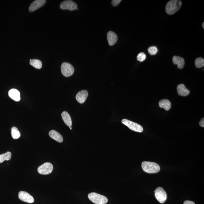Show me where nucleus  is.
Returning a JSON list of instances; mask_svg holds the SVG:
<instances>
[{"instance_id": "f257e3e1", "label": "nucleus", "mask_w": 204, "mask_h": 204, "mask_svg": "<svg viewBox=\"0 0 204 204\" xmlns=\"http://www.w3.org/2000/svg\"><path fill=\"white\" fill-rule=\"evenodd\" d=\"M181 5V1L179 0L169 1L166 6V11L169 15H172L180 10Z\"/></svg>"}, {"instance_id": "f03ea898", "label": "nucleus", "mask_w": 204, "mask_h": 204, "mask_svg": "<svg viewBox=\"0 0 204 204\" xmlns=\"http://www.w3.org/2000/svg\"><path fill=\"white\" fill-rule=\"evenodd\" d=\"M141 167L144 171L149 174L158 173L160 170L159 165L154 162L143 161L141 164Z\"/></svg>"}, {"instance_id": "7ed1b4c3", "label": "nucleus", "mask_w": 204, "mask_h": 204, "mask_svg": "<svg viewBox=\"0 0 204 204\" xmlns=\"http://www.w3.org/2000/svg\"><path fill=\"white\" fill-rule=\"evenodd\" d=\"M88 196L91 201L96 204H105L108 202V199L105 196L95 192L89 193Z\"/></svg>"}, {"instance_id": "20e7f679", "label": "nucleus", "mask_w": 204, "mask_h": 204, "mask_svg": "<svg viewBox=\"0 0 204 204\" xmlns=\"http://www.w3.org/2000/svg\"><path fill=\"white\" fill-rule=\"evenodd\" d=\"M121 122L123 124L126 125L131 130L140 133L143 132V127L137 123L125 119L122 120Z\"/></svg>"}, {"instance_id": "39448f33", "label": "nucleus", "mask_w": 204, "mask_h": 204, "mask_svg": "<svg viewBox=\"0 0 204 204\" xmlns=\"http://www.w3.org/2000/svg\"><path fill=\"white\" fill-rule=\"evenodd\" d=\"M62 74L65 77H68L73 75L74 69L72 65L67 63H64L61 66Z\"/></svg>"}, {"instance_id": "423d86ee", "label": "nucleus", "mask_w": 204, "mask_h": 204, "mask_svg": "<svg viewBox=\"0 0 204 204\" xmlns=\"http://www.w3.org/2000/svg\"><path fill=\"white\" fill-rule=\"evenodd\" d=\"M156 199L161 203H164L167 198L166 192L162 187H158L154 191Z\"/></svg>"}, {"instance_id": "0eeeda50", "label": "nucleus", "mask_w": 204, "mask_h": 204, "mask_svg": "<svg viewBox=\"0 0 204 204\" xmlns=\"http://www.w3.org/2000/svg\"><path fill=\"white\" fill-rule=\"evenodd\" d=\"M54 167L52 163L47 162L40 166L38 168L39 174L42 175L50 174L53 171Z\"/></svg>"}, {"instance_id": "6e6552de", "label": "nucleus", "mask_w": 204, "mask_h": 204, "mask_svg": "<svg viewBox=\"0 0 204 204\" xmlns=\"http://www.w3.org/2000/svg\"><path fill=\"white\" fill-rule=\"evenodd\" d=\"M60 7L63 10L72 11L77 9L78 5L76 3L72 1H65L61 3Z\"/></svg>"}, {"instance_id": "1a4fd4ad", "label": "nucleus", "mask_w": 204, "mask_h": 204, "mask_svg": "<svg viewBox=\"0 0 204 204\" xmlns=\"http://www.w3.org/2000/svg\"><path fill=\"white\" fill-rule=\"evenodd\" d=\"M18 196L20 200L26 203H32L34 201V198L29 193L25 191H20Z\"/></svg>"}, {"instance_id": "9d476101", "label": "nucleus", "mask_w": 204, "mask_h": 204, "mask_svg": "<svg viewBox=\"0 0 204 204\" xmlns=\"http://www.w3.org/2000/svg\"><path fill=\"white\" fill-rule=\"evenodd\" d=\"M45 0H36L33 2L29 8V11L33 12L41 8L46 3Z\"/></svg>"}, {"instance_id": "9b49d317", "label": "nucleus", "mask_w": 204, "mask_h": 204, "mask_svg": "<svg viewBox=\"0 0 204 204\" xmlns=\"http://www.w3.org/2000/svg\"><path fill=\"white\" fill-rule=\"evenodd\" d=\"M88 96V92L86 90L80 91L76 96V99L80 104L84 103Z\"/></svg>"}, {"instance_id": "f8f14e48", "label": "nucleus", "mask_w": 204, "mask_h": 204, "mask_svg": "<svg viewBox=\"0 0 204 204\" xmlns=\"http://www.w3.org/2000/svg\"><path fill=\"white\" fill-rule=\"evenodd\" d=\"M107 38L109 44L110 46H112L115 44L118 41V36L115 33L112 31L107 33Z\"/></svg>"}, {"instance_id": "ddd939ff", "label": "nucleus", "mask_w": 204, "mask_h": 204, "mask_svg": "<svg viewBox=\"0 0 204 204\" xmlns=\"http://www.w3.org/2000/svg\"><path fill=\"white\" fill-rule=\"evenodd\" d=\"M173 63L177 65L178 69H183L185 64V60L180 56H174L172 58Z\"/></svg>"}, {"instance_id": "4468645a", "label": "nucleus", "mask_w": 204, "mask_h": 204, "mask_svg": "<svg viewBox=\"0 0 204 204\" xmlns=\"http://www.w3.org/2000/svg\"><path fill=\"white\" fill-rule=\"evenodd\" d=\"M8 95L12 99L16 101H19L21 100L20 92L17 89H11L9 91Z\"/></svg>"}, {"instance_id": "2eb2a0df", "label": "nucleus", "mask_w": 204, "mask_h": 204, "mask_svg": "<svg viewBox=\"0 0 204 204\" xmlns=\"http://www.w3.org/2000/svg\"><path fill=\"white\" fill-rule=\"evenodd\" d=\"M178 94L180 96H186L190 94V91L186 87L185 85L180 84L177 87Z\"/></svg>"}, {"instance_id": "dca6fc26", "label": "nucleus", "mask_w": 204, "mask_h": 204, "mask_svg": "<svg viewBox=\"0 0 204 204\" xmlns=\"http://www.w3.org/2000/svg\"><path fill=\"white\" fill-rule=\"evenodd\" d=\"M49 135L52 139L55 140L59 143H61L63 141V138L62 136L54 130H52L49 132Z\"/></svg>"}, {"instance_id": "f3484780", "label": "nucleus", "mask_w": 204, "mask_h": 204, "mask_svg": "<svg viewBox=\"0 0 204 204\" xmlns=\"http://www.w3.org/2000/svg\"><path fill=\"white\" fill-rule=\"evenodd\" d=\"M61 116L65 124L69 127H72V119L68 113L64 111L62 113Z\"/></svg>"}, {"instance_id": "a211bd4d", "label": "nucleus", "mask_w": 204, "mask_h": 204, "mask_svg": "<svg viewBox=\"0 0 204 204\" xmlns=\"http://www.w3.org/2000/svg\"><path fill=\"white\" fill-rule=\"evenodd\" d=\"M159 105L160 108L164 109L168 111L171 108V103L168 99H162L159 102Z\"/></svg>"}, {"instance_id": "6ab92c4d", "label": "nucleus", "mask_w": 204, "mask_h": 204, "mask_svg": "<svg viewBox=\"0 0 204 204\" xmlns=\"http://www.w3.org/2000/svg\"><path fill=\"white\" fill-rule=\"evenodd\" d=\"M11 156L12 154L10 152H7L4 154L0 155V163H2L5 160L8 161L11 158Z\"/></svg>"}, {"instance_id": "aec40b11", "label": "nucleus", "mask_w": 204, "mask_h": 204, "mask_svg": "<svg viewBox=\"0 0 204 204\" xmlns=\"http://www.w3.org/2000/svg\"><path fill=\"white\" fill-rule=\"evenodd\" d=\"M30 64L37 69H41L42 67V63L39 60L34 59L30 61Z\"/></svg>"}, {"instance_id": "412c9836", "label": "nucleus", "mask_w": 204, "mask_h": 204, "mask_svg": "<svg viewBox=\"0 0 204 204\" xmlns=\"http://www.w3.org/2000/svg\"><path fill=\"white\" fill-rule=\"evenodd\" d=\"M12 137L14 139H17L21 136V134L17 127H12L11 129Z\"/></svg>"}, {"instance_id": "4be33fe9", "label": "nucleus", "mask_w": 204, "mask_h": 204, "mask_svg": "<svg viewBox=\"0 0 204 204\" xmlns=\"http://www.w3.org/2000/svg\"><path fill=\"white\" fill-rule=\"evenodd\" d=\"M195 64L197 68H201L204 66V59L202 58H196L195 61Z\"/></svg>"}, {"instance_id": "5701e85b", "label": "nucleus", "mask_w": 204, "mask_h": 204, "mask_svg": "<svg viewBox=\"0 0 204 204\" xmlns=\"http://www.w3.org/2000/svg\"><path fill=\"white\" fill-rule=\"evenodd\" d=\"M148 52L150 55H154L157 53L158 50L156 46H151L148 48Z\"/></svg>"}, {"instance_id": "b1692460", "label": "nucleus", "mask_w": 204, "mask_h": 204, "mask_svg": "<svg viewBox=\"0 0 204 204\" xmlns=\"http://www.w3.org/2000/svg\"><path fill=\"white\" fill-rule=\"evenodd\" d=\"M146 56L143 52L140 53L137 56V60L140 62H142L146 59Z\"/></svg>"}, {"instance_id": "393cba45", "label": "nucleus", "mask_w": 204, "mask_h": 204, "mask_svg": "<svg viewBox=\"0 0 204 204\" xmlns=\"http://www.w3.org/2000/svg\"><path fill=\"white\" fill-rule=\"evenodd\" d=\"M112 3L114 6H117L121 3V0H113Z\"/></svg>"}, {"instance_id": "a878e982", "label": "nucleus", "mask_w": 204, "mask_h": 204, "mask_svg": "<svg viewBox=\"0 0 204 204\" xmlns=\"http://www.w3.org/2000/svg\"><path fill=\"white\" fill-rule=\"evenodd\" d=\"M199 125L200 126L204 127V118H202L199 122Z\"/></svg>"}, {"instance_id": "bb28decb", "label": "nucleus", "mask_w": 204, "mask_h": 204, "mask_svg": "<svg viewBox=\"0 0 204 204\" xmlns=\"http://www.w3.org/2000/svg\"><path fill=\"white\" fill-rule=\"evenodd\" d=\"M183 204H195L194 202L189 200H186L184 202Z\"/></svg>"}, {"instance_id": "cd10ccee", "label": "nucleus", "mask_w": 204, "mask_h": 204, "mask_svg": "<svg viewBox=\"0 0 204 204\" xmlns=\"http://www.w3.org/2000/svg\"><path fill=\"white\" fill-rule=\"evenodd\" d=\"M204 23L203 22V23H202V27H203V28H204Z\"/></svg>"}]
</instances>
